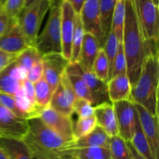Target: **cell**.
I'll list each match as a JSON object with an SVG mask.
<instances>
[{"label":"cell","mask_w":159,"mask_h":159,"mask_svg":"<svg viewBox=\"0 0 159 159\" xmlns=\"http://www.w3.org/2000/svg\"><path fill=\"white\" fill-rule=\"evenodd\" d=\"M23 82L14 78L6 66L0 72V93L16 96L23 89Z\"/></svg>","instance_id":"28"},{"label":"cell","mask_w":159,"mask_h":159,"mask_svg":"<svg viewBox=\"0 0 159 159\" xmlns=\"http://www.w3.org/2000/svg\"><path fill=\"white\" fill-rule=\"evenodd\" d=\"M72 159H111L109 148L102 147L75 148L68 151Z\"/></svg>","instance_id":"22"},{"label":"cell","mask_w":159,"mask_h":159,"mask_svg":"<svg viewBox=\"0 0 159 159\" xmlns=\"http://www.w3.org/2000/svg\"><path fill=\"white\" fill-rule=\"evenodd\" d=\"M34 87L36 105L40 113L43 109L49 106L51 96H52V91H51L49 84L43 77L34 84Z\"/></svg>","instance_id":"26"},{"label":"cell","mask_w":159,"mask_h":159,"mask_svg":"<svg viewBox=\"0 0 159 159\" xmlns=\"http://www.w3.org/2000/svg\"><path fill=\"white\" fill-rule=\"evenodd\" d=\"M28 127L29 119L17 116L0 104V138L22 140Z\"/></svg>","instance_id":"10"},{"label":"cell","mask_w":159,"mask_h":159,"mask_svg":"<svg viewBox=\"0 0 159 159\" xmlns=\"http://www.w3.org/2000/svg\"><path fill=\"white\" fill-rule=\"evenodd\" d=\"M23 90H24L25 94H26V98L28 99V101L30 102V104L38 111L37 109V105H36V101H35V94H34V84H32L31 82H30L27 80H25L23 82ZM39 112V111H38ZM40 114V113H39Z\"/></svg>","instance_id":"40"},{"label":"cell","mask_w":159,"mask_h":159,"mask_svg":"<svg viewBox=\"0 0 159 159\" xmlns=\"http://www.w3.org/2000/svg\"><path fill=\"white\" fill-rule=\"evenodd\" d=\"M146 43L158 44V6L152 0H134Z\"/></svg>","instance_id":"6"},{"label":"cell","mask_w":159,"mask_h":159,"mask_svg":"<svg viewBox=\"0 0 159 159\" xmlns=\"http://www.w3.org/2000/svg\"><path fill=\"white\" fill-rule=\"evenodd\" d=\"M130 142L133 145L134 149L144 159H155L152 153V151H151L147 139H146L145 136L143 132L142 129H141V124H140L139 119H138V116L137 118L134 132L133 137H132Z\"/></svg>","instance_id":"24"},{"label":"cell","mask_w":159,"mask_h":159,"mask_svg":"<svg viewBox=\"0 0 159 159\" xmlns=\"http://www.w3.org/2000/svg\"><path fill=\"white\" fill-rule=\"evenodd\" d=\"M99 49L100 45L97 39L93 34L85 33L77 61L83 71H92L93 63Z\"/></svg>","instance_id":"16"},{"label":"cell","mask_w":159,"mask_h":159,"mask_svg":"<svg viewBox=\"0 0 159 159\" xmlns=\"http://www.w3.org/2000/svg\"><path fill=\"white\" fill-rule=\"evenodd\" d=\"M33 158L66 159L71 143L47 126L39 117L29 119L27 132L22 139Z\"/></svg>","instance_id":"2"},{"label":"cell","mask_w":159,"mask_h":159,"mask_svg":"<svg viewBox=\"0 0 159 159\" xmlns=\"http://www.w3.org/2000/svg\"><path fill=\"white\" fill-rule=\"evenodd\" d=\"M94 116L97 126L102 128L109 137L119 135V127L116 113L111 101L94 106Z\"/></svg>","instance_id":"15"},{"label":"cell","mask_w":159,"mask_h":159,"mask_svg":"<svg viewBox=\"0 0 159 159\" xmlns=\"http://www.w3.org/2000/svg\"><path fill=\"white\" fill-rule=\"evenodd\" d=\"M97 126L94 115L84 118H78L75 123H73V136L75 140L90 133Z\"/></svg>","instance_id":"33"},{"label":"cell","mask_w":159,"mask_h":159,"mask_svg":"<svg viewBox=\"0 0 159 159\" xmlns=\"http://www.w3.org/2000/svg\"><path fill=\"white\" fill-rule=\"evenodd\" d=\"M127 146H128L129 149H130L132 159H144V157H143L142 156H141V154H140L139 153H138V151L134 149V147L133 145L131 144V143H130V141H127Z\"/></svg>","instance_id":"44"},{"label":"cell","mask_w":159,"mask_h":159,"mask_svg":"<svg viewBox=\"0 0 159 159\" xmlns=\"http://www.w3.org/2000/svg\"><path fill=\"white\" fill-rule=\"evenodd\" d=\"M19 54H10L0 50V72L16 59Z\"/></svg>","instance_id":"41"},{"label":"cell","mask_w":159,"mask_h":159,"mask_svg":"<svg viewBox=\"0 0 159 159\" xmlns=\"http://www.w3.org/2000/svg\"><path fill=\"white\" fill-rule=\"evenodd\" d=\"M61 0H53L44 28L37 37L36 48L42 55L48 53H61Z\"/></svg>","instance_id":"4"},{"label":"cell","mask_w":159,"mask_h":159,"mask_svg":"<svg viewBox=\"0 0 159 159\" xmlns=\"http://www.w3.org/2000/svg\"><path fill=\"white\" fill-rule=\"evenodd\" d=\"M28 47L18 18L13 19L6 33L0 37V50L10 54H20Z\"/></svg>","instance_id":"14"},{"label":"cell","mask_w":159,"mask_h":159,"mask_svg":"<svg viewBox=\"0 0 159 159\" xmlns=\"http://www.w3.org/2000/svg\"><path fill=\"white\" fill-rule=\"evenodd\" d=\"M5 1H6V0H0V3H1V6H2L3 4H4Z\"/></svg>","instance_id":"48"},{"label":"cell","mask_w":159,"mask_h":159,"mask_svg":"<svg viewBox=\"0 0 159 159\" xmlns=\"http://www.w3.org/2000/svg\"><path fill=\"white\" fill-rule=\"evenodd\" d=\"M1 7H2V6H1V3H0V9H1Z\"/></svg>","instance_id":"50"},{"label":"cell","mask_w":159,"mask_h":159,"mask_svg":"<svg viewBox=\"0 0 159 159\" xmlns=\"http://www.w3.org/2000/svg\"><path fill=\"white\" fill-rule=\"evenodd\" d=\"M120 74H127V59H126L124 45H123L122 42L118 43L117 53H116V58H115L111 77Z\"/></svg>","instance_id":"35"},{"label":"cell","mask_w":159,"mask_h":159,"mask_svg":"<svg viewBox=\"0 0 159 159\" xmlns=\"http://www.w3.org/2000/svg\"><path fill=\"white\" fill-rule=\"evenodd\" d=\"M43 76V67L42 59L37 62L30 70L28 71L26 74V80H29L32 84H35L36 82L40 80Z\"/></svg>","instance_id":"39"},{"label":"cell","mask_w":159,"mask_h":159,"mask_svg":"<svg viewBox=\"0 0 159 159\" xmlns=\"http://www.w3.org/2000/svg\"><path fill=\"white\" fill-rule=\"evenodd\" d=\"M73 112L79 116V118H88L94 115V107L88 100L76 98L73 104Z\"/></svg>","instance_id":"37"},{"label":"cell","mask_w":159,"mask_h":159,"mask_svg":"<svg viewBox=\"0 0 159 159\" xmlns=\"http://www.w3.org/2000/svg\"><path fill=\"white\" fill-rule=\"evenodd\" d=\"M132 86L127 74L113 76L107 82V90L112 103L123 100H131Z\"/></svg>","instance_id":"18"},{"label":"cell","mask_w":159,"mask_h":159,"mask_svg":"<svg viewBox=\"0 0 159 159\" xmlns=\"http://www.w3.org/2000/svg\"><path fill=\"white\" fill-rule=\"evenodd\" d=\"M13 19L10 18L4 11L0 9V37L6 33Z\"/></svg>","instance_id":"42"},{"label":"cell","mask_w":159,"mask_h":159,"mask_svg":"<svg viewBox=\"0 0 159 159\" xmlns=\"http://www.w3.org/2000/svg\"><path fill=\"white\" fill-rule=\"evenodd\" d=\"M118 41L113 33L110 31L106 38L105 43L103 45V50L107 55L109 62V73H110V79L111 77L112 72L113 69V64H114L115 58H116V53H117L118 48Z\"/></svg>","instance_id":"34"},{"label":"cell","mask_w":159,"mask_h":159,"mask_svg":"<svg viewBox=\"0 0 159 159\" xmlns=\"http://www.w3.org/2000/svg\"><path fill=\"white\" fill-rule=\"evenodd\" d=\"M42 56L43 55L37 51L35 47H28L17 55L14 62L17 66L27 73L37 62L41 60Z\"/></svg>","instance_id":"27"},{"label":"cell","mask_w":159,"mask_h":159,"mask_svg":"<svg viewBox=\"0 0 159 159\" xmlns=\"http://www.w3.org/2000/svg\"><path fill=\"white\" fill-rule=\"evenodd\" d=\"M26 0H6L1 9L10 18H18L25 7Z\"/></svg>","instance_id":"38"},{"label":"cell","mask_w":159,"mask_h":159,"mask_svg":"<svg viewBox=\"0 0 159 159\" xmlns=\"http://www.w3.org/2000/svg\"><path fill=\"white\" fill-rule=\"evenodd\" d=\"M84 34H85V31H84L80 15L79 13H76L75 20L74 34H73L72 42H71V62L78 61L82 41H83Z\"/></svg>","instance_id":"31"},{"label":"cell","mask_w":159,"mask_h":159,"mask_svg":"<svg viewBox=\"0 0 159 159\" xmlns=\"http://www.w3.org/2000/svg\"><path fill=\"white\" fill-rule=\"evenodd\" d=\"M99 3V0H85L79 15L85 33L93 34L102 48L106 37L101 24Z\"/></svg>","instance_id":"8"},{"label":"cell","mask_w":159,"mask_h":159,"mask_svg":"<svg viewBox=\"0 0 159 159\" xmlns=\"http://www.w3.org/2000/svg\"><path fill=\"white\" fill-rule=\"evenodd\" d=\"M49 106L57 112L68 116H71L74 113L73 107L68 101L61 83L52 93Z\"/></svg>","instance_id":"23"},{"label":"cell","mask_w":159,"mask_h":159,"mask_svg":"<svg viewBox=\"0 0 159 159\" xmlns=\"http://www.w3.org/2000/svg\"><path fill=\"white\" fill-rule=\"evenodd\" d=\"M67 1L69 2L76 13L79 14L85 0H67Z\"/></svg>","instance_id":"43"},{"label":"cell","mask_w":159,"mask_h":159,"mask_svg":"<svg viewBox=\"0 0 159 159\" xmlns=\"http://www.w3.org/2000/svg\"><path fill=\"white\" fill-rule=\"evenodd\" d=\"M61 54L67 60L71 62V42L74 34L76 12L69 2L67 0H61Z\"/></svg>","instance_id":"11"},{"label":"cell","mask_w":159,"mask_h":159,"mask_svg":"<svg viewBox=\"0 0 159 159\" xmlns=\"http://www.w3.org/2000/svg\"><path fill=\"white\" fill-rule=\"evenodd\" d=\"M92 71L96 77L104 82L107 83L110 80L109 62L103 48H100V49L99 50V52L93 63Z\"/></svg>","instance_id":"32"},{"label":"cell","mask_w":159,"mask_h":159,"mask_svg":"<svg viewBox=\"0 0 159 159\" xmlns=\"http://www.w3.org/2000/svg\"><path fill=\"white\" fill-rule=\"evenodd\" d=\"M110 137L99 126H96L90 133L74 140L70 150L75 148L89 147H102L109 148Z\"/></svg>","instance_id":"20"},{"label":"cell","mask_w":159,"mask_h":159,"mask_svg":"<svg viewBox=\"0 0 159 159\" xmlns=\"http://www.w3.org/2000/svg\"><path fill=\"white\" fill-rule=\"evenodd\" d=\"M66 159H72L71 157H68V158H66Z\"/></svg>","instance_id":"49"},{"label":"cell","mask_w":159,"mask_h":159,"mask_svg":"<svg viewBox=\"0 0 159 159\" xmlns=\"http://www.w3.org/2000/svg\"><path fill=\"white\" fill-rule=\"evenodd\" d=\"M39 118L47 126L59 134L65 140L71 143L75 140L73 136L74 122L71 116L60 113L48 106L40 112Z\"/></svg>","instance_id":"9"},{"label":"cell","mask_w":159,"mask_h":159,"mask_svg":"<svg viewBox=\"0 0 159 159\" xmlns=\"http://www.w3.org/2000/svg\"><path fill=\"white\" fill-rule=\"evenodd\" d=\"M37 0H26V2H25V7L24 9H26V8L29 7L30 5H32L33 3L34 2H36Z\"/></svg>","instance_id":"46"},{"label":"cell","mask_w":159,"mask_h":159,"mask_svg":"<svg viewBox=\"0 0 159 159\" xmlns=\"http://www.w3.org/2000/svg\"><path fill=\"white\" fill-rule=\"evenodd\" d=\"M53 0H37L23 10L19 22L29 47H35L42 21Z\"/></svg>","instance_id":"5"},{"label":"cell","mask_w":159,"mask_h":159,"mask_svg":"<svg viewBox=\"0 0 159 159\" xmlns=\"http://www.w3.org/2000/svg\"><path fill=\"white\" fill-rule=\"evenodd\" d=\"M158 53L146 55L138 80L131 89V101L158 116Z\"/></svg>","instance_id":"3"},{"label":"cell","mask_w":159,"mask_h":159,"mask_svg":"<svg viewBox=\"0 0 159 159\" xmlns=\"http://www.w3.org/2000/svg\"><path fill=\"white\" fill-rule=\"evenodd\" d=\"M134 104L141 129L148 142L154 158L159 159L158 116H153L142 106Z\"/></svg>","instance_id":"13"},{"label":"cell","mask_w":159,"mask_h":159,"mask_svg":"<svg viewBox=\"0 0 159 159\" xmlns=\"http://www.w3.org/2000/svg\"><path fill=\"white\" fill-rule=\"evenodd\" d=\"M109 150L111 159H132L127 141L120 135L110 137Z\"/></svg>","instance_id":"30"},{"label":"cell","mask_w":159,"mask_h":159,"mask_svg":"<svg viewBox=\"0 0 159 159\" xmlns=\"http://www.w3.org/2000/svg\"><path fill=\"white\" fill-rule=\"evenodd\" d=\"M43 76L49 84L52 93L59 84L61 76L65 73L69 61L67 60L61 53H48L42 56Z\"/></svg>","instance_id":"12"},{"label":"cell","mask_w":159,"mask_h":159,"mask_svg":"<svg viewBox=\"0 0 159 159\" xmlns=\"http://www.w3.org/2000/svg\"><path fill=\"white\" fill-rule=\"evenodd\" d=\"M152 1L154 2V3H155V4L157 6H158V4H159V0H152Z\"/></svg>","instance_id":"47"},{"label":"cell","mask_w":159,"mask_h":159,"mask_svg":"<svg viewBox=\"0 0 159 159\" xmlns=\"http://www.w3.org/2000/svg\"><path fill=\"white\" fill-rule=\"evenodd\" d=\"M123 45L127 59V76L133 87L138 80L147 55L146 41L134 0H125Z\"/></svg>","instance_id":"1"},{"label":"cell","mask_w":159,"mask_h":159,"mask_svg":"<svg viewBox=\"0 0 159 159\" xmlns=\"http://www.w3.org/2000/svg\"><path fill=\"white\" fill-rule=\"evenodd\" d=\"M0 144L11 159H34L21 140L0 138Z\"/></svg>","instance_id":"21"},{"label":"cell","mask_w":159,"mask_h":159,"mask_svg":"<svg viewBox=\"0 0 159 159\" xmlns=\"http://www.w3.org/2000/svg\"><path fill=\"white\" fill-rule=\"evenodd\" d=\"M116 1V0H99V15H100L102 31L105 34L106 38L111 31L112 17H113Z\"/></svg>","instance_id":"29"},{"label":"cell","mask_w":159,"mask_h":159,"mask_svg":"<svg viewBox=\"0 0 159 159\" xmlns=\"http://www.w3.org/2000/svg\"><path fill=\"white\" fill-rule=\"evenodd\" d=\"M0 104L9 109V111H11L12 113H14L17 116L30 119L29 116L19 107L15 97L12 96V95L0 93Z\"/></svg>","instance_id":"36"},{"label":"cell","mask_w":159,"mask_h":159,"mask_svg":"<svg viewBox=\"0 0 159 159\" xmlns=\"http://www.w3.org/2000/svg\"><path fill=\"white\" fill-rule=\"evenodd\" d=\"M0 159H11L7 153L3 149L2 147L1 146V144H0Z\"/></svg>","instance_id":"45"},{"label":"cell","mask_w":159,"mask_h":159,"mask_svg":"<svg viewBox=\"0 0 159 159\" xmlns=\"http://www.w3.org/2000/svg\"><path fill=\"white\" fill-rule=\"evenodd\" d=\"M125 20V0H116L112 17L111 31L117 39L118 42H122Z\"/></svg>","instance_id":"25"},{"label":"cell","mask_w":159,"mask_h":159,"mask_svg":"<svg viewBox=\"0 0 159 159\" xmlns=\"http://www.w3.org/2000/svg\"><path fill=\"white\" fill-rule=\"evenodd\" d=\"M65 75L77 98H83L93 103L91 94L82 75V70L77 62H70L65 69Z\"/></svg>","instance_id":"17"},{"label":"cell","mask_w":159,"mask_h":159,"mask_svg":"<svg viewBox=\"0 0 159 159\" xmlns=\"http://www.w3.org/2000/svg\"><path fill=\"white\" fill-rule=\"evenodd\" d=\"M82 75L91 94L93 107L102 103L110 101L107 90V83L96 77L93 71L82 70Z\"/></svg>","instance_id":"19"},{"label":"cell","mask_w":159,"mask_h":159,"mask_svg":"<svg viewBox=\"0 0 159 159\" xmlns=\"http://www.w3.org/2000/svg\"><path fill=\"white\" fill-rule=\"evenodd\" d=\"M113 104L119 127V135L125 141H130L138 118L134 103L131 100H123L113 102Z\"/></svg>","instance_id":"7"}]
</instances>
